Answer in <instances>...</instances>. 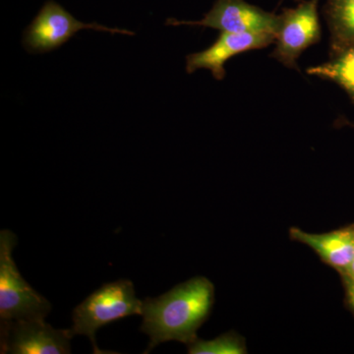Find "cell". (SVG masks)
Listing matches in <instances>:
<instances>
[{
  "label": "cell",
  "mask_w": 354,
  "mask_h": 354,
  "mask_svg": "<svg viewBox=\"0 0 354 354\" xmlns=\"http://www.w3.org/2000/svg\"><path fill=\"white\" fill-rule=\"evenodd\" d=\"M215 298L209 279L196 277L174 286L160 297L143 301L141 330L150 337L145 353L158 344L177 341L189 344L198 339L196 333L208 319Z\"/></svg>",
  "instance_id": "obj_1"
},
{
  "label": "cell",
  "mask_w": 354,
  "mask_h": 354,
  "mask_svg": "<svg viewBox=\"0 0 354 354\" xmlns=\"http://www.w3.org/2000/svg\"><path fill=\"white\" fill-rule=\"evenodd\" d=\"M319 0L301 1L295 8L285 9L272 57L288 68L297 69V59L322 36L318 13Z\"/></svg>",
  "instance_id": "obj_6"
},
{
  "label": "cell",
  "mask_w": 354,
  "mask_h": 354,
  "mask_svg": "<svg viewBox=\"0 0 354 354\" xmlns=\"http://www.w3.org/2000/svg\"><path fill=\"white\" fill-rule=\"evenodd\" d=\"M341 274L342 277H348V278L354 279V259L351 264L346 268V271L342 272Z\"/></svg>",
  "instance_id": "obj_14"
},
{
  "label": "cell",
  "mask_w": 354,
  "mask_h": 354,
  "mask_svg": "<svg viewBox=\"0 0 354 354\" xmlns=\"http://www.w3.org/2000/svg\"><path fill=\"white\" fill-rule=\"evenodd\" d=\"M17 239L8 230L0 232V321L44 320L50 302L21 276L12 252Z\"/></svg>",
  "instance_id": "obj_3"
},
{
  "label": "cell",
  "mask_w": 354,
  "mask_h": 354,
  "mask_svg": "<svg viewBox=\"0 0 354 354\" xmlns=\"http://www.w3.org/2000/svg\"><path fill=\"white\" fill-rule=\"evenodd\" d=\"M307 73L341 86L354 104V46L332 55L326 64L310 67Z\"/></svg>",
  "instance_id": "obj_11"
},
{
  "label": "cell",
  "mask_w": 354,
  "mask_h": 354,
  "mask_svg": "<svg viewBox=\"0 0 354 354\" xmlns=\"http://www.w3.org/2000/svg\"><path fill=\"white\" fill-rule=\"evenodd\" d=\"M324 14L330 34V57L354 46V0H326Z\"/></svg>",
  "instance_id": "obj_10"
},
{
  "label": "cell",
  "mask_w": 354,
  "mask_h": 354,
  "mask_svg": "<svg viewBox=\"0 0 354 354\" xmlns=\"http://www.w3.org/2000/svg\"><path fill=\"white\" fill-rule=\"evenodd\" d=\"M342 283H344V290H346V302L349 308L354 313V279L348 277H342Z\"/></svg>",
  "instance_id": "obj_13"
},
{
  "label": "cell",
  "mask_w": 354,
  "mask_h": 354,
  "mask_svg": "<svg viewBox=\"0 0 354 354\" xmlns=\"http://www.w3.org/2000/svg\"><path fill=\"white\" fill-rule=\"evenodd\" d=\"M188 346L190 354H244L247 353L245 342L234 333L223 334L211 341L196 339Z\"/></svg>",
  "instance_id": "obj_12"
},
{
  "label": "cell",
  "mask_w": 354,
  "mask_h": 354,
  "mask_svg": "<svg viewBox=\"0 0 354 354\" xmlns=\"http://www.w3.org/2000/svg\"><path fill=\"white\" fill-rule=\"evenodd\" d=\"M143 301L136 297L132 281L120 279L104 283L74 309L72 334L87 335L94 353H106L97 346V330L124 317L141 315Z\"/></svg>",
  "instance_id": "obj_2"
},
{
  "label": "cell",
  "mask_w": 354,
  "mask_h": 354,
  "mask_svg": "<svg viewBox=\"0 0 354 354\" xmlns=\"http://www.w3.org/2000/svg\"><path fill=\"white\" fill-rule=\"evenodd\" d=\"M295 1H301V0H295Z\"/></svg>",
  "instance_id": "obj_15"
},
{
  "label": "cell",
  "mask_w": 354,
  "mask_h": 354,
  "mask_svg": "<svg viewBox=\"0 0 354 354\" xmlns=\"http://www.w3.org/2000/svg\"><path fill=\"white\" fill-rule=\"evenodd\" d=\"M276 35L262 32H221L215 43L199 53L186 57L185 70L188 74L199 69H208L216 80L225 77V65L230 58L254 50L267 48L276 43Z\"/></svg>",
  "instance_id": "obj_8"
},
{
  "label": "cell",
  "mask_w": 354,
  "mask_h": 354,
  "mask_svg": "<svg viewBox=\"0 0 354 354\" xmlns=\"http://www.w3.org/2000/svg\"><path fill=\"white\" fill-rule=\"evenodd\" d=\"M290 236L292 241L313 249L324 263L339 274L346 271L354 259V225L320 234L291 227Z\"/></svg>",
  "instance_id": "obj_9"
},
{
  "label": "cell",
  "mask_w": 354,
  "mask_h": 354,
  "mask_svg": "<svg viewBox=\"0 0 354 354\" xmlns=\"http://www.w3.org/2000/svg\"><path fill=\"white\" fill-rule=\"evenodd\" d=\"M82 30L111 35H135L129 30L106 27L97 22H81L55 0H48L23 32L22 46L31 55L50 53L62 48Z\"/></svg>",
  "instance_id": "obj_4"
},
{
  "label": "cell",
  "mask_w": 354,
  "mask_h": 354,
  "mask_svg": "<svg viewBox=\"0 0 354 354\" xmlns=\"http://www.w3.org/2000/svg\"><path fill=\"white\" fill-rule=\"evenodd\" d=\"M169 26H194L212 28L225 32H262L278 34L281 17L252 6L245 0H216L201 20L184 21L169 18Z\"/></svg>",
  "instance_id": "obj_5"
},
{
  "label": "cell",
  "mask_w": 354,
  "mask_h": 354,
  "mask_svg": "<svg viewBox=\"0 0 354 354\" xmlns=\"http://www.w3.org/2000/svg\"><path fill=\"white\" fill-rule=\"evenodd\" d=\"M0 335V353L12 354H68L74 337L71 329H55L44 320L3 323Z\"/></svg>",
  "instance_id": "obj_7"
}]
</instances>
